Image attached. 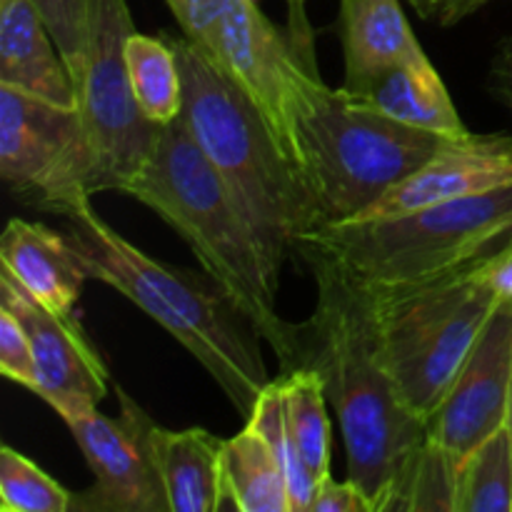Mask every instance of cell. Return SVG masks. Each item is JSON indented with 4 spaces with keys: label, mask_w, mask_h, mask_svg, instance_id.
Segmentation results:
<instances>
[{
    "label": "cell",
    "mask_w": 512,
    "mask_h": 512,
    "mask_svg": "<svg viewBox=\"0 0 512 512\" xmlns=\"http://www.w3.org/2000/svg\"><path fill=\"white\" fill-rule=\"evenodd\" d=\"M298 260L318 288L313 315L300 323V365L323 378L340 420L348 478L375 512H405L428 420L410 410L385 363L368 290L320 255L303 253Z\"/></svg>",
    "instance_id": "obj_1"
},
{
    "label": "cell",
    "mask_w": 512,
    "mask_h": 512,
    "mask_svg": "<svg viewBox=\"0 0 512 512\" xmlns=\"http://www.w3.org/2000/svg\"><path fill=\"white\" fill-rule=\"evenodd\" d=\"M65 235L88 280H100L138 305L178 340L248 418L270 383L260 333L240 305L208 273L150 258L115 233L90 200L63 215Z\"/></svg>",
    "instance_id": "obj_2"
},
{
    "label": "cell",
    "mask_w": 512,
    "mask_h": 512,
    "mask_svg": "<svg viewBox=\"0 0 512 512\" xmlns=\"http://www.w3.org/2000/svg\"><path fill=\"white\" fill-rule=\"evenodd\" d=\"M123 195L153 210L190 245L200 268L253 320L283 370L298 368L300 323H288L275 310L280 273L270 265L228 183L195 145L183 120L163 125L148 163Z\"/></svg>",
    "instance_id": "obj_3"
},
{
    "label": "cell",
    "mask_w": 512,
    "mask_h": 512,
    "mask_svg": "<svg viewBox=\"0 0 512 512\" xmlns=\"http://www.w3.org/2000/svg\"><path fill=\"white\" fill-rule=\"evenodd\" d=\"M168 40L183 75L180 120L228 183L275 273H283L295 245L325 225L318 198L235 80L185 35Z\"/></svg>",
    "instance_id": "obj_4"
},
{
    "label": "cell",
    "mask_w": 512,
    "mask_h": 512,
    "mask_svg": "<svg viewBox=\"0 0 512 512\" xmlns=\"http://www.w3.org/2000/svg\"><path fill=\"white\" fill-rule=\"evenodd\" d=\"M512 233V185L370 223L323 225L295 245L368 288L420 283L493 253Z\"/></svg>",
    "instance_id": "obj_5"
},
{
    "label": "cell",
    "mask_w": 512,
    "mask_h": 512,
    "mask_svg": "<svg viewBox=\"0 0 512 512\" xmlns=\"http://www.w3.org/2000/svg\"><path fill=\"white\" fill-rule=\"evenodd\" d=\"M483 260L420 283L363 285L373 298L385 363L405 403L425 420L445 398L500 300L485 280Z\"/></svg>",
    "instance_id": "obj_6"
},
{
    "label": "cell",
    "mask_w": 512,
    "mask_h": 512,
    "mask_svg": "<svg viewBox=\"0 0 512 512\" xmlns=\"http://www.w3.org/2000/svg\"><path fill=\"white\" fill-rule=\"evenodd\" d=\"M305 175L325 225L353 223L403 183L443 143V135L380 115L333 88L300 128Z\"/></svg>",
    "instance_id": "obj_7"
},
{
    "label": "cell",
    "mask_w": 512,
    "mask_h": 512,
    "mask_svg": "<svg viewBox=\"0 0 512 512\" xmlns=\"http://www.w3.org/2000/svg\"><path fill=\"white\" fill-rule=\"evenodd\" d=\"M218 65L253 100L283 153L305 175L300 128L333 93L318 73L305 0H288L285 28L270 23L255 0H225Z\"/></svg>",
    "instance_id": "obj_8"
},
{
    "label": "cell",
    "mask_w": 512,
    "mask_h": 512,
    "mask_svg": "<svg viewBox=\"0 0 512 512\" xmlns=\"http://www.w3.org/2000/svg\"><path fill=\"white\" fill-rule=\"evenodd\" d=\"M135 33L125 0H90L83 68L75 78L85 185L120 193L143 170L163 125L140 113L125 65V40Z\"/></svg>",
    "instance_id": "obj_9"
},
{
    "label": "cell",
    "mask_w": 512,
    "mask_h": 512,
    "mask_svg": "<svg viewBox=\"0 0 512 512\" xmlns=\"http://www.w3.org/2000/svg\"><path fill=\"white\" fill-rule=\"evenodd\" d=\"M115 393L118 418L98 413V405L55 410L95 478L88 490L73 493L70 512H170L155 448L158 423L120 385Z\"/></svg>",
    "instance_id": "obj_10"
},
{
    "label": "cell",
    "mask_w": 512,
    "mask_h": 512,
    "mask_svg": "<svg viewBox=\"0 0 512 512\" xmlns=\"http://www.w3.org/2000/svg\"><path fill=\"white\" fill-rule=\"evenodd\" d=\"M0 175L20 200L55 215L90 200L78 110L0 85Z\"/></svg>",
    "instance_id": "obj_11"
},
{
    "label": "cell",
    "mask_w": 512,
    "mask_h": 512,
    "mask_svg": "<svg viewBox=\"0 0 512 512\" xmlns=\"http://www.w3.org/2000/svg\"><path fill=\"white\" fill-rule=\"evenodd\" d=\"M512 390V300L500 298L473 350L428 420V438L463 460L508 418Z\"/></svg>",
    "instance_id": "obj_12"
},
{
    "label": "cell",
    "mask_w": 512,
    "mask_h": 512,
    "mask_svg": "<svg viewBox=\"0 0 512 512\" xmlns=\"http://www.w3.org/2000/svg\"><path fill=\"white\" fill-rule=\"evenodd\" d=\"M0 305L18 315L30 338L35 363L30 393L53 410L103 403L110 390V373L75 315L53 313L5 273H0Z\"/></svg>",
    "instance_id": "obj_13"
},
{
    "label": "cell",
    "mask_w": 512,
    "mask_h": 512,
    "mask_svg": "<svg viewBox=\"0 0 512 512\" xmlns=\"http://www.w3.org/2000/svg\"><path fill=\"white\" fill-rule=\"evenodd\" d=\"M508 185H512V133L445 138L415 173L388 190L353 223L400 218Z\"/></svg>",
    "instance_id": "obj_14"
},
{
    "label": "cell",
    "mask_w": 512,
    "mask_h": 512,
    "mask_svg": "<svg viewBox=\"0 0 512 512\" xmlns=\"http://www.w3.org/2000/svg\"><path fill=\"white\" fill-rule=\"evenodd\" d=\"M0 265L40 305L53 313L75 315L88 275L68 235L43 223L8 220L0 240Z\"/></svg>",
    "instance_id": "obj_15"
},
{
    "label": "cell",
    "mask_w": 512,
    "mask_h": 512,
    "mask_svg": "<svg viewBox=\"0 0 512 512\" xmlns=\"http://www.w3.org/2000/svg\"><path fill=\"white\" fill-rule=\"evenodd\" d=\"M0 85L78 110L73 75L33 0H0Z\"/></svg>",
    "instance_id": "obj_16"
},
{
    "label": "cell",
    "mask_w": 512,
    "mask_h": 512,
    "mask_svg": "<svg viewBox=\"0 0 512 512\" xmlns=\"http://www.w3.org/2000/svg\"><path fill=\"white\" fill-rule=\"evenodd\" d=\"M340 90L365 108L378 110L380 115L430 130L443 138H460L470 133L455 110L443 78L425 53L390 65L363 88Z\"/></svg>",
    "instance_id": "obj_17"
},
{
    "label": "cell",
    "mask_w": 512,
    "mask_h": 512,
    "mask_svg": "<svg viewBox=\"0 0 512 512\" xmlns=\"http://www.w3.org/2000/svg\"><path fill=\"white\" fill-rule=\"evenodd\" d=\"M345 83L358 90L400 60L425 53L400 0H340Z\"/></svg>",
    "instance_id": "obj_18"
},
{
    "label": "cell",
    "mask_w": 512,
    "mask_h": 512,
    "mask_svg": "<svg viewBox=\"0 0 512 512\" xmlns=\"http://www.w3.org/2000/svg\"><path fill=\"white\" fill-rule=\"evenodd\" d=\"M170 512H220L225 440L203 428L155 433Z\"/></svg>",
    "instance_id": "obj_19"
},
{
    "label": "cell",
    "mask_w": 512,
    "mask_h": 512,
    "mask_svg": "<svg viewBox=\"0 0 512 512\" xmlns=\"http://www.w3.org/2000/svg\"><path fill=\"white\" fill-rule=\"evenodd\" d=\"M220 510L290 512L288 480L278 455L250 420L238 435L225 440Z\"/></svg>",
    "instance_id": "obj_20"
},
{
    "label": "cell",
    "mask_w": 512,
    "mask_h": 512,
    "mask_svg": "<svg viewBox=\"0 0 512 512\" xmlns=\"http://www.w3.org/2000/svg\"><path fill=\"white\" fill-rule=\"evenodd\" d=\"M275 385L283 403L290 440L320 488V483L330 478V458H333L330 400L325 395L323 378L315 368L300 365V368L283 370V375L275 378Z\"/></svg>",
    "instance_id": "obj_21"
},
{
    "label": "cell",
    "mask_w": 512,
    "mask_h": 512,
    "mask_svg": "<svg viewBox=\"0 0 512 512\" xmlns=\"http://www.w3.org/2000/svg\"><path fill=\"white\" fill-rule=\"evenodd\" d=\"M125 65L140 113L158 125L178 120L183 113V75L168 35L130 33L125 40Z\"/></svg>",
    "instance_id": "obj_22"
},
{
    "label": "cell",
    "mask_w": 512,
    "mask_h": 512,
    "mask_svg": "<svg viewBox=\"0 0 512 512\" xmlns=\"http://www.w3.org/2000/svg\"><path fill=\"white\" fill-rule=\"evenodd\" d=\"M455 512H512V438L505 425L460 460Z\"/></svg>",
    "instance_id": "obj_23"
},
{
    "label": "cell",
    "mask_w": 512,
    "mask_h": 512,
    "mask_svg": "<svg viewBox=\"0 0 512 512\" xmlns=\"http://www.w3.org/2000/svg\"><path fill=\"white\" fill-rule=\"evenodd\" d=\"M73 493L10 445L0 448V510L70 512Z\"/></svg>",
    "instance_id": "obj_24"
},
{
    "label": "cell",
    "mask_w": 512,
    "mask_h": 512,
    "mask_svg": "<svg viewBox=\"0 0 512 512\" xmlns=\"http://www.w3.org/2000/svg\"><path fill=\"white\" fill-rule=\"evenodd\" d=\"M248 420L258 425L260 433L268 438L275 455H278L280 468H283L285 480H288L290 512H310V503H313L315 493H318V480H315L313 475H310V470L305 468L298 450H295L293 440H290L283 418V403H280V393L275 380H270V383L265 385L258 403H255L253 413L248 415Z\"/></svg>",
    "instance_id": "obj_25"
},
{
    "label": "cell",
    "mask_w": 512,
    "mask_h": 512,
    "mask_svg": "<svg viewBox=\"0 0 512 512\" xmlns=\"http://www.w3.org/2000/svg\"><path fill=\"white\" fill-rule=\"evenodd\" d=\"M458 460L433 440H425V448L415 465L413 480L405 500V512H455L458 503Z\"/></svg>",
    "instance_id": "obj_26"
},
{
    "label": "cell",
    "mask_w": 512,
    "mask_h": 512,
    "mask_svg": "<svg viewBox=\"0 0 512 512\" xmlns=\"http://www.w3.org/2000/svg\"><path fill=\"white\" fill-rule=\"evenodd\" d=\"M33 3L43 15L75 83L80 68H83L90 0H33Z\"/></svg>",
    "instance_id": "obj_27"
},
{
    "label": "cell",
    "mask_w": 512,
    "mask_h": 512,
    "mask_svg": "<svg viewBox=\"0 0 512 512\" xmlns=\"http://www.w3.org/2000/svg\"><path fill=\"white\" fill-rule=\"evenodd\" d=\"M165 5L175 15L185 38L218 63L220 15L225 0H165Z\"/></svg>",
    "instance_id": "obj_28"
},
{
    "label": "cell",
    "mask_w": 512,
    "mask_h": 512,
    "mask_svg": "<svg viewBox=\"0 0 512 512\" xmlns=\"http://www.w3.org/2000/svg\"><path fill=\"white\" fill-rule=\"evenodd\" d=\"M0 373L3 378L33 390L35 363L30 338L10 308L0 305Z\"/></svg>",
    "instance_id": "obj_29"
},
{
    "label": "cell",
    "mask_w": 512,
    "mask_h": 512,
    "mask_svg": "<svg viewBox=\"0 0 512 512\" xmlns=\"http://www.w3.org/2000/svg\"><path fill=\"white\" fill-rule=\"evenodd\" d=\"M310 512H375L370 505L368 495L353 483V480H335L330 475L323 480L315 493L313 503H310Z\"/></svg>",
    "instance_id": "obj_30"
},
{
    "label": "cell",
    "mask_w": 512,
    "mask_h": 512,
    "mask_svg": "<svg viewBox=\"0 0 512 512\" xmlns=\"http://www.w3.org/2000/svg\"><path fill=\"white\" fill-rule=\"evenodd\" d=\"M488 90L512 115V35L500 40L488 70Z\"/></svg>",
    "instance_id": "obj_31"
},
{
    "label": "cell",
    "mask_w": 512,
    "mask_h": 512,
    "mask_svg": "<svg viewBox=\"0 0 512 512\" xmlns=\"http://www.w3.org/2000/svg\"><path fill=\"white\" fill-rule=\"evenodd\" d=\"M483 273L495 295L512 300V233L483 260Z\"/></svg>",
    "instance_id": "obj_32"
},
{
    "label": "cell",
    "mask_w": 512,
    "mask_h": 512,
    "mask_svg": "<svg viewBox=\"0 0 512 512\" xmlns=\"http://www.w3.org/2000/svg\"><path fill=\"white\" fill-rule=\"evenodd\" d=\"M488 3L490 0H450V3H445L443 8L438 10L433 23L443 25V28H450V25H458L460 20H465L468 15L478 13V10Z\"/></svg>",
    "instance_id": "obj_33"
},
{
    "label": "cell",
    "mask_w": 512,
    "mask_h": 512,
    "mask_svg": "<svg viewBox=\"0 0 512 512\" xmlns=\"http://www.w3.org/2000/svg\"><path fill=\"white\" fill-rule=\"evenodd\" d=\"M410 3H413V8L418 10L420 18H425L433 23L435 15H438V10L443 8L445 3H450V0H410Z\"/></svg>",
    "instance_id": "obj_34"
},
{
    "label": "cell",
    "mask_w": 512,
    "mask_h": 512,
    "mask_svg": "<svg viewBox=\"0 0 512 512\" xmlns=\"http://www.w3.org/2000/svg\"><path fill=\"white\" fill-rule=\"evenodd\" d=\"M505 428L510 430V438H512V390H510V405H508V418H505Z\"/></svg>",
    "instance_id": "obj_35"
},
{
    "label": "cell",
    "mask_w": 512,
    "mask_h": 512,
    "mask_svg": "<svg viewBox=\"0 0 512 512\" xmlns=\"http://www.w3.org/2000/svg\"><path fill=\"white\" fill-rule=\"evenodd\" d=\"M255 3H258V0H255Z\"/></svg>",
    "instance_id": "obj_36"
}]
</instances>
